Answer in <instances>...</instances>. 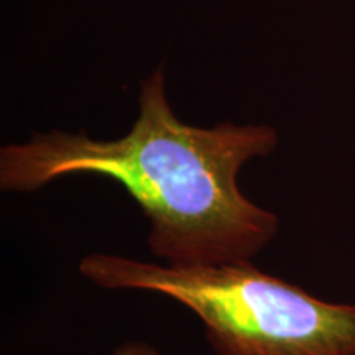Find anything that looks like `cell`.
Masks as SVG:
<instances>
[{
    "label": "cell",
    "instance_id": "cell-1",
    "mask_svg": "<svg viewBox=\"0 0 355 355\" xmlns=\"http://www.w3.org/2000/svg\"><path fill=\"white\" fill-rule=\"evenodd\" d=\"M278 144L265 125L183 123L173 114L158 69L141 83L140 115L117 140L86 133H35L0 150V188L35 191L68 175L117 181L150 222L148 248L166 265L250 260L277 235L279 220L239 189V171Z\"/></svg>",
    "mask_w": 355,
    "mask_h": 355
},
{
    "label": "cell",
    "instance_id": "cell-2",
    "mask_svg": "<svg viewBox=\"0 0 355 355\" xmlns=\"http://www.w3.org/2000/svg\"><path fill=\"white\" fill-rule=\"evenodd\" d=\"M79 272L104 290L170 296L201 319L217 355H355V304L314 298L250 260L176 266L91 254Z\"/></svg>",
    "mask_w": 355,
    "mask_h": 355
},
{
    "label": "cell",
    "instance_id": "cell-3",
    "mask_svg": "<svg viewBox=\"0 0 355 355\" xmlns=\"http://www.w3.org/2000/svg\"><path fill=\"white\" fill-rule=\"evenodd\" d=\"M112 355H159V352L152 345L140 343V340H128L119 345Z\"/></svg>",
    "mask_w": 355,
    "mask_h": 355
}]
</instances>
